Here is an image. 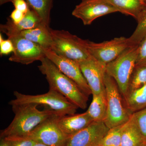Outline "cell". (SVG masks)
<instances>
[{
    "label": "cell",
    "instance_id": "cell-1",
    "mask_svg": "<svg viewBox=\"0 0 146 146\" xmlns=\"http://www.w3.org/2000/svg\"><path fill=\"white\" fill-rule=\"evenodd\" d=\"M38 106L34 104L11 106L15 116L9 125L1 131L0 138L26 137L48 118L60 114L48 108L39 110Z\"/></svg>",
    "mask_w": 146,
    "mask_h": 146
},
{
    "label": "cell",
    "instance_id": "cell-2",
    "mask_svg": "<svg viewBox=\"0 0 146 146\" xmlns=\"http://www.w3.org/2000/svg\"><path fill=\"white\" fill-rule=\"evenodd\" d=\"M40 61L41 64L38 66V68L41 73L46 76L49 89L60 93L78 108L86 109L88 96L78 85L61 72L46 56Z\"/></svg>",
    "mask_w": 146,
    "mask_h": 146
},
{
    "label": "cell",
    "instance_id": "cell-3",
    "mask_svg": "<svg viewBox=\"0 0 146 146\" xmlns=\"http://www.w3.org/2000/svg\"><path fill=\"white\" fill-rule=\"evenodd\" d=\"M13 95L16 98L9 103L11 106L27 104L41 105L63 115H74L78 108L63 95L52 89L41 95H26L17 91H14Z\"/></svg>",
    "mask_w": 146,
    "mask_h": 146
},
{
    "label": "cell",
    "instance_id": "cell-4",
    "mask_svg": "<svg viewBox=\"0 0 146 146\" xmlns=\"http://www.w3.org/2000/svg\"><path fill=\"white\" fill-rule=\"evenodd\" d=\"M104 84L107 100V114L104 122L110 129L125 123L132 114L126 107L116 81L106 72Z\"/></svg>",
    "mask_w": 146,
    "mask_h": 146
},
{
    "label": "cell",
    "instance_id": "cell-5",
    "mask_svg": "<svg viewBox=\"0 0 146 146\" xmlns=\"http://www.w3.org/2000/svg\"><path fill=\"white\" fill-rule=\"evenodd\" d=\"M138 44L130 46L106 66V72L115 80L123 97L128 92L131 76L136 66Z\"/></svg>",
    "mask_w": 146,
    "mask_h": 146
},
{
    "label": "cell",
    "instance_id": "cell-6",
    "mask_svg": "<svg viewBox=\"0 0 146 146\" xmlns=\"http://www.w3.org/2000/svg\"><path fill=\"white\" fill-rule=\"evenodd\" d=\"M52 39L50 49L56 54L78 63L91 56L84 43V39L65 30L50 29Z\"/></svg>",
    "mask_w": 146,
    "mask_h": 146
},
{
    "label": "cell",
    "instance_id": "cell-7",
    "mask_svg": "<svg viewBox=\"0 0 146 146\" xmlns=\"http://www.w3.org/2000/svg\"><path fill=\"white\" fill-rule=\"evenodd\" d=\"M84 43L91 56L106 65L115 60L128 47L133 46L129 38L124 36L100 43L84 39Z\"/></svg>",
    "mask_w": 146,
    "mask_h": 146
},
{
    "label": "cell",
    "instance_id": "cell-8",
    "mask_svg": "<svg viewBox=\"0 0 146 146\" xmlns=\"http://www.w3.org/2000/svg\"><path fill=\"white\" fill-rule=\"evenodd\" d=\"M63 115L55 114L37 126L27 136L48 146H66L70 137L60 129L58 121Z\"/></svg>",
    "mask_w": 146,
    "mask_h": 146
},
{
    "label": "cell",
    "instance_id": "cell-9",
    "mask_svg": "<svg viewBox=\"0 0 146 146\" xmlns=\"http://www.w3.org/2000/svg\"><path fill=\"white\" fill-rule=\"evenodd\" d=\"M13 43L14 51L9 60L11 62L28 65L46 56L43 48L39 45L15 35L8 37Z\"/></svg>",
    "mask_w": 146,
    "mask_h": 146
},
{
    "label": "cell",
    "instance_id": "cell-10",
    "mask_svg": "<svg viewBox=\"0 0 146 146\" xmlns=\"http://www.w3.org/2000/svg\"><path fill=\"white\" fill-rule=\"evenodd\" d=\"M43 50L46 57L50 60L61 72L74 82L86 96L89 97L92 94L78 63L60 56L50 49L43 48Z\"/></svg>",
    "mask_w": 146,
    "mask_h": 146
},
{
    "label": "cell",
    "instance_id": "cell-11",
    "mask_svg": "<svg viewBox=\"0 0 146 146\" xmlns=\"http://www.w3.org/2000/svg\"><path fill=\"white\" fill-rule=\"evenodd\" d=\"M119 12L108 0H82L72 11V15L80 19L84 25H91L97 18Z\"/></svg>",
    "mask_w": 146,
    "mask_h": 146
},
{
    "label": "cell",
    "instance_id": "cell-12",
    "mask_svg": "<svg viewBox=\"0 0 146 146\" xmlns=\"http://www.w3.org/2000/svg\"><path fill=\"white\" fill-rule=\"evenodd\" d=\"M78 63L92 95L106 94L104 84L106 65L92 56Z\"/></svg>",
    "mask_w": 146,
    "mask_h": 146
},
{
    "label": "cell",
    "instance_id": "cell-13",
    "mask_svg": "<svg viewBox=\"0 0 146 146\" xmlns=\"http://www.w3.org/2000/svg\"><path fill=\"white\" fill-rule=\"evenodd\" d=\"M109 129L104 121H94L87 127L70 137L66 146H96Z\"/></svg>",
    "mask_w": 146,
    "mask_h": 146
},
{
    "label": "cell",
    "instance_id": "cell-14",
    "mask_svg": "<svg viewBox=\"0 0 146 146\" xmlns=\"http://www.w3.org/2000/svg\"><path fill=\"white\" fill-rule=\"evenodd\" d=\"M94 121L86 111L81 114L61 116L58 119V123L63 133L70 137Z\"/></svg>",
    "mask_w": 146,
    "mask_h": 146
},
{
    "label": "cell",
    "instance_id": "cell-15",
    "mask_svg": "<svg viewBox=\"0 0 146 146\" xmlns=\"http://www.w3.org/2000/svg\"><path fill=\"white\" fill-rule=\"evenodd\" d=\"M42 23L38 15L30 8L26 13L23 20L19 23L15 24L10 18H8L5 24L1 25L0 30L6 35L8 37L12 35L19 34L24 31L34 28Z\"/></svg>",
    "mask_w": 146,
    "mask_h": 146
},
{
    "label": "cell",
    "instance_id": "cell-16",
    "mask_svg": "<svg viewBox=\"0 0 146 146\" xmlns=\"http://www.w3.org/2000/svg\"><path fill=\"white\" fill-rule=\"evenodd\" d=\"M50 29L49 27L42 23L34 28L22 31L19 35L43 48L51 49L52 39Z\"/></svg>",
    "mask_w": 146,
    "mask_h": 146
},
{
    "label": "cell",
    "instance_id": "cell-17",
    "mask_svg": "<svg viewBox=\"0 0 146 146\" xmlns=\"http://www.w3.org/2000/svg\"><path fill=\"white\" fill-rule=\"evenodd\" d=\"M120 13L133 17L138 21L146 10L144 0H108Z\"/></svg>",
    "mask_w": 146,
    "mask_h": 146
},
{
    "label": "cell",
    "instance_id": "cell-18",
    "mask_svg": "<svg viewBox=\"0 0 146 146\" xmlns=\"http://www.w3.org/2000/svg\"><path fill=\"white\" fill-rule=\"evenodd\" d=\"M146 142L130 117L124 125L121 146H143Z\"/></svg>",
    "mask_w": 146,
    "mask_h": 146
},
{
    "label": "cell",
    "instance_id": "cell-19",
    "mask_svg": "<svg viewBox=\"0 0 146 146\" xmlns=\"http://www.w3.org/2000/svg\"><path fill=\"white\" fill-rule=\"evenodd\" d=\"M124 102L131 114L146 108V84L128 93Z\"/></svg>",
    "mask_w": 146,
    "mask_h": 146
},
{
    "label": "cell",
    "instance_id": "cell-20",
    "mask_svg": "<svg viewBox=\"0 0 146 146\" xmlns=\"http://www.w3.org/2000/svg\"><path fill=\"white\" fill-rule=\"evenodd\" d=\"M87 113L96 121H104L107 114L106 94L93 95V100Z\"/></svg>",
    "mask_w": 146,
    "mask_h": 146
},
{
    "label": "cell",
    "instance_id": "cell-21",
    "mask_svg": "<svg viewBox=\"0 0 146 146\" xmlns=\"http://www.w3.org/2000/svg\"><path fill=\"white\" fill-rule=\"evenodd\" d=\"M30 8L34 11L42 23L49 27L50 12L54 0H26Z\"/></svg>",
    "mask_w": 146,
    "mask_h": 146
},
{
    "label": "cell",
    "instance_id": "cell-22",
    "mask_svg": "<svg viewBox=\"0 0 146 146\" xmlns=\"http://www.w3.org/2000/svg\"><path fill=\"white\" fill-rule=\"evenodd\" d=\"M145 84L146 64L136 65L129 79L127 94L142 87Z\"/></svg>",
    "mask_w": 146,
    "mask_h": 146
},
{
    "label": "cell",
    "instance_id": "cell-23",
    "mask_svg": "<svg viewBox=\"0 0 146 146\" xmlns=\"http://www.w3.org/2000/svg\"><path fill=\"white\" fill-rule=\"evenodd\" d=\"M124 124L109 129L107 133L96 146H121Z\"/></svg>",
    "mask_w": 146,
    "mask_h": 146
},
{
    "label": "cell",
    "instance_id": "cell-24",
    "mask_svg": "<svg viewBox=\"0 0 146 146\" xmlns=\"http://www.w3.org/2000/svg\"><path fill=\"white\" fill-rule=\"evenodd\" d=\"M137 21L138 25L135 30L128 38L131 45L139 44L146 35V10Z\"/></svg>",
    "mask_w": 146,
    "mask_h": 146
},
{
    "label": "cell",
    "instance_id": "cell-25",
    "mask_svg": "<svg viewBox=\"0 0 146 146\" xmlns=\"http://www.w3.org/2000/svg\"><path fill=\"white\" fill-rule=\"evenodd\" d=\"M131 117L146 141V108L134 112Z\"/></svg>",
    "mask_w": 146,
    "mask_h": 146
},
{
    "label": "cell",
    "instance_id": "cell-26",
    "mask_svg": "<svg viewBox=\"0 0 146 146\" xmlns=\"http://www.w3.org/2000/svg\"><path fill=\"white\" fill-rule=\"evenodd\" d=\"M5 138L8 141L9 146H33L36 143L28 136Z\"/></svg>",
    "mask_w": 146,
    "mask_h": 146
},
{
    "label": "cell",
    "instance_id": "cell-27",
    "mask_svg": "<svg viewBox=\"0 0 146 146\" xmlns=\"http://www.w3.org/2000/svg\"><path fill=\"white\" fill-rule=\"evenodd\" d=\"M146 64V35L138 44L136 65Z\"/></svg>",
    "mask_w": 146,
    "mask_h": 146
},
{
    "label": "cell",
    "instance_id": "cell-28",
    "mask_svg": "<svg viewBox=\"0 0 146 146\" xmlns=\"http://www.w3.org/2000/svg\"><path fill=\"white\" fill-rule=\"evenodd\" d=\"M14 46L13 44L10 39H4L0 34V54L8 55L14 51Z\"/></svg>",
    "mask_w": 146,
    "mask_h": 146
},
{
    "label": "cell",
    "instance_id": "cell-29",
    "mask_svg": "<svg viewBox=\"0 0 146 146\" xmlns=\"http://www.w3.org/2000/svg\"><path fill=\"white\" fill-rule=\"evenodd\" d=\"M15 9L26 14L30 9L26 0H13L12 2Z\"/></svg>",
    "mask_w": 146,
    "mask_h": 146
},
{
    "label": "cell",
    "instance_id": "cell-30",
    "mask_svg": "<svg viewBox=\"0 0 146 146\" xmlns=\"http://www.w3.org/2000/svg\"><path fill=\"white\" fill-rule=\"evenodd\" d=\"M25 14L21 11L15 9L11 12L9 18L15 24L19 23L23 19Z\"/></svg>",
    "mask_w": 146,
    "mask_h": 146
},
{
    "label": "cell",
    "instance_id": "cell-31",
    "mask_svg": "<svg viewBox=\"0 0 146 146\" xmlns=\"http://www.w3.org/2000/svg\"><path fill=\"white\" fill-rule=\"evenodd\" d=\"M0 146H9L8 141L6 138H1Z\"/></svg>",
    "mask_w": 146,
    "mask_h": 146
},
{
    "label": "cell",
    "instance_id": "cell-32",
    "mask_svg": "<svg viewBox=\"0 0 146 146\" xmlns=\"http://www.w3.org/2000/svg\"><path fill=\"white\" fill-rule=\"evenodd\" d=\"M13 0H0V5H2L8 2H12Z\"/></svg>",
    "mask_w": 146,
    "mask_h": 146
},
{
    "label": "cell",
    "instance_id": "cell-33",
    "mask_svg": "<svg viewBox=\"0 0 146 146\" xmlns=\"http://www.w3.org/2000/svg\"><path fill=\"white\" fill-rule=\"evenodd\" d=\"M33 146H48L40 143H36Z\"/></svg>",
    "mask_w": 146,
    "mask_h": 146
},
{
    "label": "cell",
    "instance_id": "cell-34",
    "mask_svg": "<svg viewBox=\"0 0 146 146\" xmlns=\"http://www.w3.org/2000/svg\"><path fill=\"white\" fill-rule=\"evenodd\" d=\"M143 146H146V142L145 143V144H144L143 145Z\"/></svg>",
    "mask_w": 146,
    "mask_h": 146
},
{
    "label": "cell",
    "instance_id": "cell-35",
    "mask_svg": "<svg viewBox=\"0 0 146 146\" xmlns=\"http://www.w3.org/2000/svg\"><path fill=\"white\" fill-rule=\"evenodd\" d=\"M144 1H145V2H146V0H144Z\"/></svg>",
    "mask_w": 146,
    "mask_h": 146
}]
</instances>
